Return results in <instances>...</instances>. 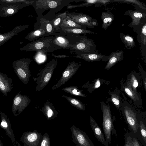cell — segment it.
Masks as SVG:
<instances>
[{
    "mask_svg": "<svg viewBox=\"0 0 146 146\" xmlns=\"http://www.w3.org/2000/svg\"><path fill=\"white\" fill-rule=\"evenodd\" d=\"M54 36H44L32 41L21 47V51H37L51 52L61 48L53 42Z\"/></svg>",
    "mask_w": 146,
    "mask_h": 146,
    "instance_id": "1",
    "label": "cell"
},
{
    "mask_svg": "<svg viewBox=\"0 0 146 146\" xmlns=\"http://www.w3.org/2000/svg\"><path fill=\"white\" fill-rule=\"evenodd\" d=\"M79 1V0H35L32 5L35 6L44 10L49 9L50 12L42 18H45L46 17H55V14L60 10L63 7L69 5L72 1Z\"/></svg>",
    "mask_w": 146,
    "mask_h": 146,
    "instance_id": "2",
    "label": "cell"
},
{
    "mask_svg": "<svg viewBox=\"0 0 146 146\" xmlns=\"http://www.w3.org/2000/svg\"><path fill=\"white\" fill-rule=\"evenodd\" d=\"M57 64V59L53 58L40 70L38 74V77L35 78L36 83L37 84L36 88V91L39 92L42 90L47 85Z\"/></svg>",
    "mask_w": 146,
    "mask_h": 146,
    "instance_id": "3",
    "label": "cell"
},
{
    "mask_svg": "<svg viewBox=\"0 0 146 146\" xmlns=\"http://www.w3.org/2000/svg\"><path fill=\"white\" fill-rule=\"evenodd\" d=\"M82 36L80 35L65 33L60 31L54 35L53 42L61 48L69 49L76 44Z\"/></svg>",
    "mask_w": 146,
    "mask_h": 146,
    "instance_id": "4",
    "label": "cell"
},
{
    "mask_svg": "<svg viewBox=\"0 0 146 146\" xmlns=\"http://www.w3.org/2000/svg\"><path fill=\"white\" fill-rule=\"evenodd\" d=\"M32 60L23 58L13 62L12 66L16 75L23 83L27 84L31 76L29 65Z\"/></svg>",
    "mask_w": 146,
    "mask_h": 146,
    "instance_id": "5",
    "label": "cell"
},
{
    "mask_svg": "<svg viewBox=\"0 0 146 146\" xmlns=\"http://www.w3.org/2000/svg\"><path fill=\"white\" fill-rule=\"evenodd\" d=\"M100 104L103 113V130L107 144L108 145L109 143H111V132L112 127L111 115L109 104L107 105L102 101Z\"/></svg>",
    "mask_w": 146,
    "mask_h": 146,
    "instance_id": "6",
    "label": "cell"
},
{
    "mask_svg": "<svg viewBox=\"0 0 146 146\" xmlns=\"http://www.w3.org/2000/svg\"><path fill=\"white\" fill-rule=\"evenodd\" d=\"M66 15L70 19L86 27L93 28L98 25V23L96 19L82 13L67 11Z\"/></svg>",
    "mask_w": 146,
    "mask_h": 146,
    "instance_id": "7",
    "label": "cell"
},
{
    "mask_svg": "<svg viewBox=\"0 0 146 146\" xmlns=\"http://www.w3.org/2000/svg\"><path fill=\"white\" fill-rule=\"evenodd\" d=\"M81 64L72 61L68 63L66 68L62 74V76L56 84L52 88V90L57 89L70 80L76 72Z\"/></svg>",
    "mask_w": 146,
    "mask_h": 146,
    "instance_id": "8",
    "label": "cell"
},
{
    "mask_svg": "<svg viewBox=\"0 0 146 146\" xmlns=\"http://www.w3.org/2000/svg\"><path fill=\"white\" fill-rule=\"evenodd\" d=\"M69 49L72 51H79L86 53L98 52L96 45L94 41L88 38L85 35H83L79 41Z\"/></svg>",
    "mask_w": 146,
    "mask_h": 146,
    "instance_id": "9",
    "label": "cell"
},
{
    "mask_svg": "<svg viewBox=\"0 0 146 146\" xmlns=\"http://www.w3.org/2000/svg\"><path fill=\"white\" fill-rule=\"evenodd\" d=\"M73 142L77 146H94L88 135L74 125L71 127Z\"/></svg>",
    "mask_w": 146,
    "mask_h": 146,
    "instance_id": "10",
    "label": "cell"
},
{
    "mask_svg": "<svg viewBox=\"0 0 146 146\" xmlns=\"http://www.w3.org/2000/svg\"><path fill=\"white\" fill-rule=\"evenodd\" d=\"M127 103L125 102L122 104L121 110L128 125L135 133L137 131L138 126L136 114L130 105Z\"/></svg>",
    "mask_w": 146,
    "mask_h": 146,
    "instance_id": "11",
    "label": "cell"
},
{
    "mask_svg": "<svg viewBox=\"0 0 146 146\" xmlns=\"http://www.w3.org/2000/svg\"><path fill=\"white\" fill-rule=\"evenodd\" d=\"M31 100L26 95L17 94L14 98L12 103L11 111L15 116L21 113L29 104Z\"/></svg>",
    "mask_w": 146,
    "mask_h": 146,
    "instance_id": "12",
    "label": "cell"
},
{
    "mask_svg": "<svg viewBox=\"0 0 146 146\" xmlns=\"http://www.w3.org/2000/svg\"><path fill=\"white\" fill-rule=\"evenodd\" d=\"M42 137L41 133L35 130L33 131L24 132L20 141L25 146H40Z\"/></svg>",
    "mask_w": 146,
    "mask_h": 146,
    "instance_id": "13",
    "label": "cell"
},
{
    "mask_svg": "<svg viewBox=\"0 0 146 146\" xmlns=\"http://www.w3.org/2000/svg\"><path fill=\"white\" fill-rule=\"evenodd\" d=\"M34 1L27 3H24L19 5H0V17H8L16 13L18 11L27 6L31 5Z\"/></svg>",
    "mask_w": 146,
    "mask_h": 146,
    "instance_id": "14",
    "label": "cell"
},
{
    "mask_svg": "<svg viewBox=\"0 0 146 146\" xmlns=\"http://www.w3.org/2000/svg\"><path fill=\"white\" fill-rule=\"evenodd\" d=\"M77 55L74 57L84 59L88 61H108L109 56H106L98 52L86 53L79 51H74Z\"/></svg>",
    "mask_w": 146,
    "mask_h": 146,
    "instance_id": "15",
    "label": "cell"
},
{
    "mask_svg": "<svg viewBox=\"0 0 146 146\" xmlns=\"http://www.w3.org/2000/svg\"><path fill=\"white\" fill-rule=\"evenodd\" d=\"M13 81L8 75L0 72V91L7 96L13 88Z\"/></svg>",
    "mask_w": 146,
    "mask_h": 146,
    "instance_id": "16",
    "label": "cell"
},
{
    "mask_svg": "<svg viewBox=\"0 0 146 146\" xmlns=\"http://www.w3.org/2000/svg\"><path fill=\"white\" fill-rule=\"evenodd\" d=\"M28 25H19L14 27L8 32L0 33V46L12 37L28 28Z\"/></svg>",
    "mask_w": 146,
    "mask_h": 146,
    "instance_id": "17",
    "label": "cell"
},
{
    "mask_svg": "<svg viewBox=\"0 0 146 146\" xmlns=\"http://www.w3.org/2000/svg\"><path fill=\"white\" fill-rule=\"evenodd\" d=\"M1 123L0 126L5 131L7 135L13 142H15V138L11 129L10 121L7 115L0 111Z\"/></svg>",
    "mask_w": 146,
    "mask_h": 146,
    "instance_id": "18",
    "label": "cell"
},
{
    "mask_svg": "<svg viewBox=\"0 0 146 146\" xmlns=\"http://www.w3.org/2000/svg\"><path fill=\"white\" fill-rule=\"evenodd\" d=\"M90 126L97 140L105 146H108L107 144L105 137L101 130L96 122L91 116H90Z\"/></svg>",
    "mask_w": 146,
    "mask_h": 146,
    "instance_id": "19",
    "label": "cell"
},
{
    "mask_svg": "<svg viewBox=\"0 0 146 146\" xmlns=\"http://www.w3.org/2000/svg\"><path fill=\"white\" fill-rule=\"evenodd\" d=\"M123 53L124 51L121 50H118L111 52L109 56L108 62L104 69L108 70L117 62L122 60L124 57Z\"/></svg>",
    "mask_w": 146,
    "mask_h": 146,
    "instance_id": "20",
    "label": "cell"
},
{
    "mask_svg": "<svg viewBox=\"0 0 146 146\" xmlns=\"http://www.w3.org/2000/svg\"><path fill=\"white\" fill-rule=\"evenodd\" d=\"M50 36L42 27L40 26L38 29H34L29 33L25 39L33 41L43 37Z\"/></svg>",
    "mask_w": 146,
    "mask_h": 146,
    "instance_id": "21",
    "label": "cell"
},
{
    "mask_svg": "<svg viewBox=\"0 0 146 146\" xmlns=\"http://www.w3.org/2000/svg\"><path fill=\"white\" fill-rule=\"evenodd\" d=\"M124 15L131 17L132 21L130 25L133 26L139 25L141 23V19L146 17V14L135 10H128L125 13Z\"/></svg>",
    "mask_w": 146,
    "mask_h": 146,
    "instance_id": "22",
    "label": "cell"
},
{
    "mask_svg": "<svg viewBox=\"0 0 146 146\" xmlns=\"http://www.w3.org/2000/svg\"><path fill=\"white\" fill-rule=\"evenodd\" d=\"M42 111L48 120L55 118L58 113L53 105L49 102L44 104L42 108Z\"/></svg>",
    "mask_w": 146,
    "mask_h": 146,
    "instance_id": "23",
    "label": "cell"
},
{
    "mask_svg": "<svg viewBox=\"0 0 146 146\" xmlns=\"http://www.w3.org/2000/svg\"><path fill=\"white\" fill-rule=\"evenodd\" d=\"M101 18L102 21V28L106 30L112 24L114 20V16L110 11H102Z\"/></svg>",
    "mask_w": 146,
    "mask_h": 146,
    "instance_id": "24",
    "label": "cell"
},
{
    "mask_svg": "<svg viewBox=\"0 0 146 146\" xmlns=\"http://www.w3.org/2000/svg\"><path fill=\"white\" fill-rule=\"evenodd\" d=\"M66 11L60 13L56 14L55 17L51 21L54 30L56 33L59 32L60 29V26L63 20L67 17Z\"/></svg>",
    "mask_w": 146,
    "mask_h": 146,
    "instance_id": "25",
    "label": "cell"
},
{
    "mask_svg": "<svg viewBox=\"0 0 146 146\" xmlns=\"http://www.w3.org/2000/svg\"><path fill=\"white\" fill-rule=\"evenodd\" d=\"M60 31H62L65 33H71L75 34H98L97 33L91 31L89 30L80 28H70L62 27H60Z\"/></svg>",
    "mask_w": 146,
    "mask_h": 146,
    "instance_id": "26",
    "label": "cell"
},
{
    "mask_svg": "<svg viewBox=\"0 0 146 146\" xmlns=\"http://www.w3.org/2000/svg\"><path fill=\"white\" fill-rule=\"evenodd\" d=\"M119 36L121 41L127 48L130 49L135 46L134 40L130 35L121 33L119 34Z\"/></svg>",
    "mask_w": 146,
    "mask_h": 146,
    "instance_id": "27",
    "label": "cell"
},
{
    "mask_svg": "<svg viewBox=\"0 0 146 146\" xmlns=\"http://www.w3.org/2000/svg\"><path fill=\"white\" fill-rule=\"evenodd\" d=\"M64 27L70 28H80L87 29V27L83 25H80L73 20L70 19L67 16L64 19L60 27Z\"/></svg>",
    "mask_w": 146,
    "mask_h": 146,
    "instance_id": "28",
    "label": "cell"
},
{
    "mask_svg": "<svg viewBox=\"0 0 146 146\" xmlns=\"http://www.w3.org/2000/svg\"><path fill=\"white\" fill-rule=\"evenodd\" d=\"M40 26L42 27L47 33L50 35H54L56 33L51 21L42 18L40 20Z\"/></svg>",
    "mask_w": 146,
    "mask_h": 146,
    "instance_id": "29",
    "label": "cell"
},
{
    "mask_svg": "<svg viewBox=\"0 0 146 146\" xmlns=\"http://www.w3.org/2000/svg\"><path fill=\"white\" fill-rule=\"evenodd\" d=\"M122 87L125 93L133 102H136L139 100V95L136 94L133 91L127 81L122 86Z\"/></svg>",
    "mask_w": 146,
    "mask_h": 146,
    "instance_id": "30",
    "label": "cell"
},
{
    "mask_svg": "<svg viewBox=\"0 0 146 146\" xmlns=\"http://www.w3.org/2000/svg\"><path fill=\"white\" fill-rule=\"evenodd\" d=\"M128 76L127 81L133 91L138 94L136 88L138 86L139 81L136 75L132 72Z\"/></svg>",
    "mask_w": 146,
    "mask_h": 146,
    "instance_id": "31",
    "label": "cell"
},
{
    "mask_svg": "<svg viewBox=\"0 0 146 146\" xmlns=\"http://www.w3.org/2000/svg\"><path fill=\"white\" fill-rule=\"evenodd\" d=\"M65 98L73 106L82 111L85 110V106L80 100L70 96L65 95L62 96Z\"/></svg>",
    "mask_w": 146,
    "mask_h": 146,
    "instance_id": "32",
    "label": "cell"
},
{
    "mask_svg": "<svg viewBox=\"0 0 146 146\" xmlns=\"http://www.w3.org/2000/svg\"><path fill=\"white\" fill-rule=\"evenodd\" d=\"M62 90L72 95L82 97H85V94L82 93L81 91L79 90L78 87L76 86L66 87L62 89Z\"/></svg>",
    "mask_w": 146,
    "mask_h": 146,
    "instance_id": "33",
    "label": "cell"
},
{
    "mask_svg": "<svg viewBox=\"0 0 146 146\" xmlns=\"http://www.w3.org/2000/svg\"><path fill=\"white\" fill-rule=\"evenodd\" d=\"M47 53L41 51H36L34 56V60L37 63H41L44 62L47 59Z\"/></svg>",
    "mask_w": 146,
    "mask_h": 146,
    "instance_id": "34",
    "label": "cell"
},
{
    "mask_svg": "<svg viewBox=\"0 0 146 146\" xmlns=\"http://www.w3.org/2000/svg\"><path fill=\"white\" fill-rule=\"evenodd\" d=\"M31 1L26 0H0V5H19L24 3H29Z\"/></svg>",
    "mask_w": 146,
    "mask_h": 146,
    "instance_id": "35",
    "label": "cell"
},
{
    "mask_svg": "<svg viewBox=\"0 0 146 146\" xmlns=\"http://www.w3.org/2000/svg\"><path fill=\"white\" fill-rule=\"evenodd\" d=\"M111 1V2L115 1L118 2L131 3L133 5H136L143 9L145 10L146 9L145 5L141 2L137 0H113Z\"/></svg>",
    "mask_w": 146,
    "mask_h": 146,
    "instance_id": "36",
    "label": "cell"
},
{
    "mask_svg": "<svg viewBox=\"0 0 146 146\" xmlns=\"http://www.w3.org/2000/svg\"><path fill=\"white\" fill-rule=\"evenodd\" d=\"M81 1L91 5L95 4L98 5L97 6H100L101 5H105L111 2V0H81Z\"/></svg>",
    "mask_w": 146,
    "mask_h": 146,
    "instance_id": "37",
    "label": "cell"
},
{
    "mask_svg": "<svg viewBox=\"0 0 146 146\" xmlns=\"http://www.w3.org/2000/svg\"><path fill=\"white\" fill-rule=\"evenodd\" d=\"M111 100L112 103L117 109L119 108L120 104L119 97L118 95L115 93L111 94Z\"/></svg>",
    "mask_w": 146,
    "mask_h": 146,
    "instance_id": "38",
    "label": "cell"
},
{
    "mask_svg": "<svg viewBox=\"0 0 146 146\" xmlns=\"http://www.w3.org/2000/svg\"><path fill=\"white\" fill-rule=\"evenodd\" d=\"M40 146H50V138L47 133L42 136Z\"/></svg>",
    "mask_w": 146,
    "mask_h": 146,
    "instance_id": "39",
    "label": "cell"
},
{
    "mask_svg": "<svg viewBox=\"0 0 146 146\" xmlns=\"http://www.w3.org/2000/svg\"><path fill=\"white\" fill-rule=\"evenodd\" d=\"M139 128L142 138L145 143H146V127L142 121H140L139 125Z\"/></svg>",
    "mask_w": 146,
    "mask_h": 146,
    "instance_id": "40",
    "label": "cell"
},
{
    "mask_svg": "<svg viewBox=\"0 0 146 146\" xmlns=\"http://www.w3.org/2000/svg\"><path fill=\"white\" fill-rule=\"evenodd\" d=\"M141 36L142 42L144 46L146 45V23H145L141 31Z\"/></svg>",
    "mask_w": 146,
    "mask_h": 146,
    "instance_id": "41",
    "label": "cell"
},
{
    "mask_svg": "<svg viewBox=\"0 0 146 146\" xmlns=\"http://www.w3.org/2000/svg\"><path fill=\"white\" fill-rule=\"evenodd\" d=\"M91 4H90L86 3H84L76 5H71L69 4L67 6V8L68 9H71L79 7H88L89 6H91Z\"/></svg>",
    "mask_w": 146,
    "mask_h": 146,
    "instance_id": "42",
    "label": "cell"
},
{
    "mask_svg": "<svg viewBox=\"0 0 146 146\" xmlns=\"http://www.w3.org/2000/svg\"><path fill=\"white\" fill-rule=\"evenodd\" d=\"M124 146H133L132 139L131 137H128L125 140Z\"/></svg>",
    "mask_w": 146,
    "mask_h": 146,
    "instance_id": "43",
    "label": "cell"
},
{
    "mask_svg": "<svg viewBox=\"0 0 146 146\" xmlns=\"http://www.w3.org/2000/svg\"><path fill=\"white\" fill-rule=\"evenodd\" d=\"M101 85V83L99 78L97 79L92 87V90H94L99 88Z\"/></svg>",
    "mask_w": 146,
    "mask_h": 146,
    "instance_id": "44",
    "label": "cell"
},
{
    "mask_svg": "<svg viewBox=\"0 0 146 146\" xmlns=\"http://www.w3.org/2000/svg\"><path fill=\"white\" fill-rule=\"evenodd\" d=\"M51 55L55 58H64L69 57L65 55H55L53 53H52Z\"/></svg>",
    "mask_w": 146,
    "mask_h": 146,
    "instance_id": "45",
    "label": "cell"
},
{
    "mask_svg": "<svg viewBox=\"0 0 146 146\" xmlns=\"http://www.w3.org/2000/svg\"><path fill=\"white\" fill-rule=\"evenodd\" d=\"M132 141L133 146H140L137 140L135 138H133L132 139Z\"/></svg>",
    "mask_w": 146,
    "mask_h": 146,
    "instance_id": "46",
    "label": "cell"
},
{
    "mask_svg": "<svg viewBox=\"0 0 146 146\" xmlns=\"http://www.w3.org/2000/svg\"><path fill=\"white\" fill-rule=\"evenodd\" d=\"M0 146H3V144L1 142V141L0 139Z\"/></svg>",
    "mask_w": 146,
    "mask_h": 146,
    "instance_id": "47",
    "label": "cell"
},
{
    "mask_svg": "<svg viewBox=\"0 0 146 146\" xmlns=\"http://www.w3.org/2000/svg\"><path fill=\"white\" fill-rule=\"evenodd\" d=\"M1 27V26H0V29Z\"/></svg>",
    "mask_w": 146,
    "mask_h": 146,
    "instance_id": "48",
    "label": "cell"
}]
</instances>
